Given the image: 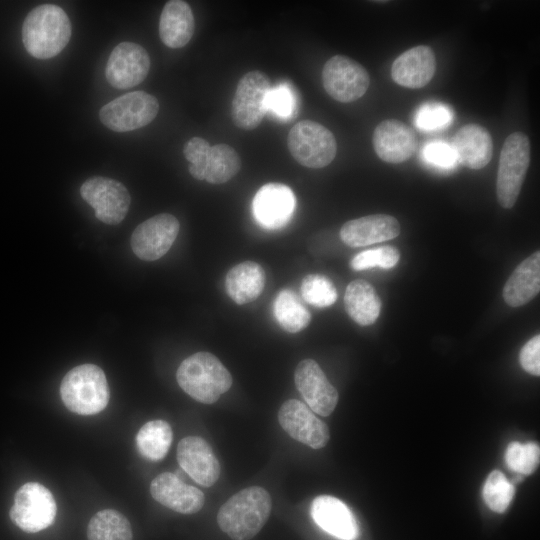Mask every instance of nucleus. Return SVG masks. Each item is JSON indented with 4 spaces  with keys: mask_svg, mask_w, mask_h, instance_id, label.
<instances>
[{
    "mask_svg": "<svg viewBox=\"0 0 540 540\" xmlns=\"http://www.w3.org/2000/svg\"><path fill=\"white\" fill-rule=\"evenodd\" d=\"M272 507L270 494L260 486L242 489L219 509L217 523L232 540L253 538L267 522Z\"/></svg>",
    "mask_w": 540,
    "mask_h": 540,
    "instance_id": "f257e3e1",
    "label": "nucleus"
},
{
    "mask_svg": "<svg viewBox=\"0 0 540 540\" xmlns=\"http://www.w3.org/2000/svg\"><path fill=\"white\" fill-rule=\"evenodd\" d=\"M71 37V23L62 8L42 4L32 9L22 26V41L27 52L37 59L58 55Z\"/></svg>",
    "mask_w": 540,
    "mask_h": 540,
    "instance_id": "f03ea898",
    "label": "nucleus"
},
{
    "mask_svg": "<svg viewBox=\"0 0 540 540\" xmlns=\"http://www.w3.org/2000/svg\"><path fill=\"white\" fill-rule=\"evenodd\" d=\"M176 378L182 390L198 402L215 403L232 386V376L209 352H197L179 365Z\"/></svg>",
    "mask_w": 540,
    "mask_h": 540,
    "instance_id": "7ed1b4c3",
    "label": "nucleus"
},
{
    "mask_svg": "<svg viewBox=\"0 0 540 540\" xmlns=\"http://www.w3.org/2000/svg\"><path fill=\"white\" fill-rule=\"evenodd\" d=\"M60 395L65 407L80 415L101 412L109 402V387L103 370L94 364L72 368L62 379Z\"/></svg>",
    "mask_w": 540,
    "mask_h": 540,
    "instance_id": "20e7f679",
    "label": "nucleus"
},
{
    "mask_svg": "<svg viewBox=\"0 0 540 540\" xmlns=\"http://www.w3.org/2000/svg\"><path fill=\"white\" fill-rule=\"evenodd\" d=\"M530 163V141L526 134L517 131L504 141L499 157L496 194L499 204L512 208L520 194Z\"/></svg>",
    "mask_w": 540,
    "mask_h": 540,
    "instance_id": "39448f33",
    "label": "nucleus"
},
{
    "mask_svg": "<svg viewBox=\"0 0 540 540\" xmlns=\"http://www.w3.org/2000/svg\"><path fill=\"white\" fill-rule=\"evenodd\" d=\"M287 146L300 165L312 169L329 165L337 153V142L333 133L312 120H302L290 129Z\"/></svg>",
    "mask_w": 540,
    "mask_h": 540,
    "instance_id": "423d86ee",
    "label": "nucleus"
},
{
    "mask_svg": "<svg viewBox=\"0 0 540 540\" xmlns=\"http://www.w3.org/2000/svg\"><path fill=\"white\" fill-rule=\"evenodd\" d=\"M56 512L57 505L50 490L38 482H28L16 491L9 514L21 530L36 533L54 523Z\"/></svg>",
    "mask_w": 540,
    "mask_h": 540,
    "instance_id": "0eeeda50",
    "label": "nucleus"
},
{
    "mask_svg": "<svg viewBox=\"0 0 540 540\" xmlns=\"http://www.w3.org/2000/svg\"><path fill=\"white\" fill-rule=\"evenodd\" d=\"M158 111L156 97L144 91H134L104 105L99 111V118L102 124L115 132H128L151 123Z\"/></svg>",
    "mask_w": 540,
    "mask_h": 540,
    "instance_id": "6e6552de",
    "label": "nucleus"
},
{
    "mask_svg": "<svg viewBox=\"0 0 540 540\" xmlns=\"http://www.w3.org/2000/svg\"><path fill=\"white\" fill-rule=\"evenodd\" d=\"M270 91V80L265 73L252 70L244 74L237 83L231 103L234 125L243 130L257 128L267 110Z\"/></svg>",
    "mask_w": 540,
    "mask_h": 540,
    "instance_id": "1a4fd4ad",
    "label": "nucleus"
},
{
    "mask_svg": "<svg viewBox=\"0 0 540 540\" xmlns=\"http://www.w3.org/2000/svg\"><path fill=\"white\" fill-rule=\"evenodd\" d=\"M322 84L332 99L350 103L366 93L370 85V76L364 66L354 59L335 55L323 66Z\"/></svg>",
    "mask_w": 540,
    "mask_h": 540,
    "instance_id": "9d476101",
    "label": "nucleus"
},
{
    "mask_svg": "<svg viewBox=\"0 0 540 540\" xmlns=\"http://www.w3.org/2000/svg\"><path fill=\"white\" fill-rule=\"evenodd\" d=\"M80 194L94 209L96 218L108 225L122 222L131 203L130 194L121 182L102 176L87 179Z\"/></svg>",
    "mask_w": 540,
    "mask_h": 540,
    "instance_id": "9b49d317",
    "label": "nucleus"
},
{
    "mask_svg": "<svg viewBox=\"0 0 540 540\" xmlns=\"http://www.w3.org/2000/svg\"><path fill=\"white\" fill-rule=\"evenodd\" d=\"M179 230L180 223L172 214L155 215L135 228L131 236V248L138 258L155 261L168 252Z\"/></svg>",
    "mask_w": 540,
    "mask_h": 540,
    "instance_id": "f8f14e48",
    "label": "nucleus"
},
{
    "mask_svg": "<svg viewBox=\"0 0 540 540\" xmlns=\"http://www.w3.org/2000/svg\"><path fill=\"white\" fill-rule=\"evenodd\" d=\"M149 69L148 52L137 43L122 42L112 50L105 75L112 87L129 89L143 82Z\"/></svg>",
    "mask_w": 540,
    "mask_h": 540,
    "instance_id": "ddd939ff",
    "label": "nucleus"
},
{
    "mask_svg": "<svg viewBox=\"0 0 540 540\" xmlns=\"http://www.w3.org/2000/svg\"><path fill=\"white\" fill-rule=\"evenodd\" d=\"M278 421L291 438L313 449L323 448L329 441L328 426L299 400L285 401L278 411Z\"/></svg>",
    "mask_w": 540,
    "mask_h": 540,
    "instance_id": "4468645a",
    "label": "nucleus"
},
{
    "mask_svg": "<svg viewBox=\"0 0 540 540\" xmlns=\"http://www.w3.org/2000/svg\"><path fill=\"white\" fill-rule=\"evenodd\" d=\"M295 385L309 408L321 415H330L337 403L338 392L313 359L299 362L294 373Z\"/></svg>",
    "mask_w": 540,
    "mask_h": 540,
    "instance_id": "2eb2a0df",
    "label": "nucleus"
},
{
    "mask_svg": "<svg viewBox=\"0 0 540 540\" xmlns=\"http://www.w3.org/2000/svg\"><path fill=\"white\" fill-rule=\"evenodd\" d=\"M372 143L377 156L391 164L407 161L418 147L414 130L397 119H387L379 123L373 132Z\"/></svg>",
    "mask_w": 540,
    "mask_h": 540,
    "instance_id": "dca6fc26",
    "label": "nucleus"
},
{
    "mask_svg": "<svg viewBox=\"0 0 540 540\" xmlns=\"http://www.w3.org/2000/svg\"><path fill=\"white\" fill-rule=\"evenodd\" d=\"M295 206L296 198L290 187L282 183H267L254 196L253 215L261 226L278 229L289 222Z\"/></svg>",
    "mask_w": 540,
    "mask_h": 540,
    "instance_id": "f3484780",
    "label": "nucleus"
},
{
    "mask_svg": "<svg viewBox=\"0 0 540 540\" xmlns=\"http://www.w3.org/2000/svg\"><path fill=\"white\" fill-rule=\"evenodd\" d=\"M180 467L198 484L210 487L220 476V464L211 446L203 438L188 436L177 447Z\"/></svg>",
    "mask_w": 540,
    "mask_h": 540,
    "instance_id": "a211bd4d",
    "label": "nucleus"
},
{
    "mask_svg": "<svg viewBox=\"0 0 540 540\" xmlns=\"http://www.w3.org/2000/svg\"><path fill=\"white\" fill-rule=\"evenodd\" d=\"M150 493L163 506L182 514L196 513L205 503L201 490L184 483L171 472L156 476L150 484Z\"/></svg>",
    "mask_w": 540,
    "mask_h": 540,
    "instance_id": "6ab92c4d",
    "label": "nucleus"
},
{
    "mask_svg": "<svg viewBox=\"0 0 540 540\" xmlns=\"http://www.w3.org/2000/svg\"><path fill=\"white\" fill-rule=\"evenodd\" d=\"M436 71V57L427 45L414 46L392 63L391 77L400 86L419 89L426 86Z\"/></svg>",
    "mask_w": 540,
    "mask_h": 540,
    "instance_id": "aec40b11",
    "label": "nucleus"
},
{
    "mask_svg": "<svg viewBox=\"0 0 540 540\" xmlns=\"http://www.w3.org/2000/svg\"><path fill=\"white\" fill-rule=\"evenodd\" d=\"M398 220L387 214H373L347 221L340 229L341 240L350 247H363L396 238Z\"/></svg>",
    "mask_w": 540,
    "mask_h": 540,
    "instance_id": "412c9836",
    "label": "nucleus"
},
{
    "mask_svg": "<svg viewBox=\"0 0 540 540\" xmlns=\"http://www.w3.org/2000/svg\"><path fill=\"white\" fill-rule=\"evenodd\" d=\"M451 148L456 160L467 168H484L493 156V141L489 131L475 123L466 124L453 136Z\"/></svg>",
    "mask_w": 540,
    "mask_h": 540,
    "instance_id": "4be33fe9",
    "label": "nucleus"
},
{
    "mask_svg": "<svg viewBox=\"0 0 540 540\" xmlns=\"http://www.w3.org/2000/svg\"><path fill=\"white\" fill-rule=\"evenodd\" d=\"M311 516L324 531L343 540L358 536V525L350 509L336 497L322 495L311 504Z\"/></svg>",
    "mask_w": 540,
    "mask_h": 540,
    "instance_id": "5701e85b",
    "label": "nucleus"
},
{
    "mask_svg": "<svg viewBox=\"0 0 540 540\" xmlns=\"http://www.w3.org/2000/svg\"><path fill=\"white\" fill-rule=\"evenodd\" d=\"M195 19L190 5L182 0L168 1L159 19V36L164 45L177 49L191 40Z\"/></svg>",
    "mask_w": 540,
    "mask_h": 540,
    "instance_id": "b1692460",
    "label": "nucleus"
},
{
    "mask_svg": "<svg viewBox=\"0 0 540 540\" xmlns=\"http://www.w3.org/2000/svg\"><path fill=\"white\" fill-rule=\"evenodd\" d=\"M540 291V252L523 260L513 271L503 288L504 301L511 307L527 304Z\"/></svg>",
    "mask_w": 540,
    "mask_h": 540,
    "instance_id": "393cba45",
    "label": "nucleus"
},
{
    "mask_svg": "<svg viewBox=\"0 0 540 540\" xmlns=\"http://www.w3.org/2000/svg\"><path fill=\"white\" fill-rule=\"evenodd\" d=\"M265 272L260 264L244 261L233 266L226 274L225 289L238 305L256 300L265 286Z\"/></svg>",
    "mask_w": 540,
    "mask_h": 540,
    "instance_id": "a878e982",
    "label": "nucleus"
},
{
    "mask_svg": "<svg viewBox=\"0 0 540 540\" xmlns=\"http://www.w3.org/2000/svg\"><path fill=\"white\" fill-rule=\"evenodd\" d=\"M344 305L353 321L361 326H368L377 320L382 303L370 283L357 279L348 284L344 295Z\"/></svg>",
    "mask_w": 540,
    "mask_h": 540,
    "instance_id": "bb28decb",
    "label": "nucleus"
},
{
    "mask_svg": "<svg viewBox=\"0 0 540 540\" xmlns=\"http://www.w3.org/2000/svg\"><path fill=\"white\" fill-rule=\"evenodd\" d=\"M273 313L278 324L287 332L297 333L306 328L311 314L291 289H282L273 303Z\"/></svg>",
    "mask_w": 540,
    "mask_h": 540,
    "instance_id": "cd10ccee",
    "label": "nucleus"
},
{
    "mask_svg": "<svg viewBox=\"0 0 540 540\" xmlns=\"http://www.w3.org/2000/svg\"><path fill=\"white\" fill-rule=\"evenodd\" d=\"M171 426L164 420H152L145 423L136 435V444L140 454L151 461L163 459L172 443Z\"/></svg>",
    "mask_w": 540,
    "mask_h": 540,
    "instance_id": "c85d7f7f",
    "label": "nucleus"
},
{
    "mask_svg": "<svg viewBox=\"0 0 540 540\" xmlns=\"http://www.w3.org/2000/svg\"><path fill=\"white\" fill-rule=\"evenodd\" d=\"M88 540H133L128 519L117 510L105 509L97 512L87 527Z\"/></svg>",
    "mask_w": 540,
    "mask_h": 540,
    "instance_id": "c756f323",
    "label": "nucleus"
},
{
    "mask_svg": "<svg viewBox=\"0 0 540 540\" xmlns=\"http://www.w3.org/2000/svg\"><path fill=\"white\" fill-rule=\"evenodd\" d=\"M241 160L236 150L227 144L211 146L205 169L204 181L223 184L231 180L240 170Z\"/></svg>",
    "mask_w": 540,
    "mask_h": 540,
    "instance_id": "7c9ffc66",
    "label": "nucleus"
},
{
    "mask_svg": "<svg viewBox=\"0 0 540 540\" xmlns=\"http://www.w3.org/2000/svg\"><path fill=\"white\" fill-rule=\"evenodd\" d=\"M482 495L492 511L503 513L514 497V486L501 471L493 470L484 483Z\"/></svg>",
    "mask_w": 540,
    "mask_h": 540,
    "instance_id": "2f4dec72",
    "label": "nucleus"
},
{
    "mask_svg": "<svg viewBox=\"0 0 540 540\" xmlns=\"http://www.w3.org/2000/svg\"><path fill=\"white\" fill-rule=\"evenodd\" d=\"M301 296L309 304L325 308L334 304L338 294L329 278L320 274H310L301 282Z\"/></svg>",
    "mask_w": 540,
    "mask_h": 540,
    "instance_id": "473e14b6",
    "label": "nucleus"
},
{
    "mask_svg": "<svg viewBox=\"0 0 540 540\" xmlns=\"http://www.w3.org/2000/svg\"><path fill=\"white\" fill-rule=\"evenodd\" d=\"M540 448L535 442H511L505 452L508 468L518 474L530 475L539 465Z\"/></svg>",
    "mask_w": 540,
    "mask_h": 540,
    "instance_id": "72a5a7b5",
    "label": "nucleus"
},
{
    "mask_svg": "<svg viewBox=\"0 0 540 540\" xmlns=\"http://www.w3.org/2000/svg\"><path fill=\"white\" fill-rule=\"evenodd\" d=\"M400 259V252L393 246H381L366 250L355 255L350 261V267L355 271L380 267L390 269Z\"/></svg>",
    "mask_w": 540,
    "mask_h": 540,
    "instance_id": "f704fd0d",
    "label": "nucleus"
},
{
    "mask_svg": "<svg viewBox=\"0 0 540 540\" xmlns=\"http://www.w3.org/2000/svg\"><path fill=\"white\" fill-rule=\"evenodd\" d=\"M451 107L438 102L422 105L415 116L416 126L425 131H434L447 127L453 119Z\"/></svg>",
    "mask_w": 540,
    "mask_h": 540,
    "instance_id": "c9c22d12",
    "label": "nucleus"
},
{
    "mask_svg": "<svg viewBox=\"0 0 540 540\" xmlns=\"http://www.w3.org/2000/svg\"><path fill=\"white\" fill-rule=\"evenodd\" d=\"M211 146L201 137H193L183 147V154L189 162V172L197 180H204V169Z\"/></svg>",
    "mask_w": 540,
    "mask_h": 540,
    "instance_id": "e433bc0d",
    "label": "nucleus"
},
{
    "mask_svg": "<svg viewBox=\"0 0 540 540\" xmlns=\"http://www.w3.org/2000/svg\"><path fill=\"white\" fill-rule=\"evenodd\" d=\"M294 100L289 88L280 85L271 89L267 99V110L270 109L280 117L286 118L293 112Z\"/></svg>",
    "mask_w": 540,
    "mask_h": 540,
    "instance_id": "4c0bfd02",
    "label": "nucleus"
},
{
    "mask_svg": "<svg viewBox=\"0 0 540 540\" xmlns=\"http://www.w3.org/2000/svg\"><path fill=\"white\" fill-rule=\"evenodd\" d=\"M423 155L427 162L443 168L453 167L457 161L451 146L443 142L429 143Z\"/></svg>",
    "mask_w": 540,
    "mask_h": 540,
    "instance_id": "58836bf2",
    "label": "nucleus"
},
{
    "mask_svg": "<svg viewBox=\"0 0 540 540\" xmlns=\"http://www.w3.org/2000/svg\"><path fill=\"white\" fill-rule=\"evenodd\" d=\"M522 368L534 375H540V335H535L525 343L519 354Z\"/></svg>",
    "mask_w": 540,
    "mask_h": 540,
    "instance_id": "ea45409f",
    "label": "nucleus"
},
{
    "mask_svg": "<svg viewBox=\"0 0 540 540\" xmlns=\"http://www.w3.org/2000/svg\"><path fill=\"white\" fill-rule=\"evenodd\" d=\"M523 479H524V475L517 473V475L514 477L513 481L515 483H519V482L523 481Z\"/></svg>",
    "mask_w": 540,
    "mask_h": 540,
    "instance_id": "a19ab883",
    "label": "nucleus"
}]
</instances>
